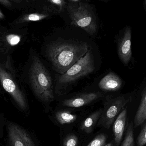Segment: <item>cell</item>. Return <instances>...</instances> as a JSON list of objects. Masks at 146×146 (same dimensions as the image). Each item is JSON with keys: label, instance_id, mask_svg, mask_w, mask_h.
<instances>
[{"label": "cell", "instance_id": "cell-6", "mask_svg": "<svg viewBox=\"0 0 146 146\" xmlns=\"http://www.w3.org/2000/svg\"><path fill=\"white\" fill-rule=\"evenodd\" d=\"M0 80L4 90L8 93L21 109L27 108L25 98L10 75L0 67Z\"/></svg>", "mask_w": 146, "mask_h": 146}, {"label": "cell", "instance_id": "cell-23", "mask_svg": "<svg viewBox=\"0 0 146 146\" xmlns=\"http://www.w3.org/2000/svg\"><path fill=\"white\" fill-rule=\"evenodd\" d=\"M4 17L3 14L2 13L1 11L0 10V19H3Z\"/></svg>", "mask_w": 146, "mask_h": 146}, {"label": "cell", "instance_id": "cell-18", "mask_svg": "<svg viewBox=\"0 0 146 146\" xmlns=\"http://www.w3.org/2000/svg\"><path fill=\"white\" fill-rule=\"evenodd\" d=\"M107 136L104 134H100L96 136L87 146H104L105 145Z\"/></svg>", "mask_w": 146, "mask_h": 146}, {"label": "cell", "instance_id": "cell-11", "mask_svg": "<svg viewBox=\"0 0 146 146\" xmlns=\"http://www.w3.org/2000/svg\"><path fill=\"white\" fill-rule=\"evenodd\" d=\"M98 85L101 90L105 91H117L121 87L122 81L118 75L110 72L101 79Z\"/></svg>", "mask_w": 146, "mask_h": 146}, {"label": "cell", "instance_id": "cell-2", "mask_svg": "<svg viewBox=\"0 0 146 146\" xmlns=\"http://www.w3.org/2000/svg\"><path fill=\"white\" fill-rule=\"evenodd\" d=\"M29 79L37 97L46 103L54 100V86L51 76L37 57H34L33 59L29 71Z\"/></svg>", "mask_w": 146, "mask_h": 146}, {"label": "cell", "instance_id": "cell-10", "mask_svg": "<svg viewBox=\"0 0 146 146\" xmlns=\"http://www.w3.org/2000/svg\"><path fill=\"white\" fill-rule=\"evenodd\" d=\"M127 119V108H125L117 116L113 123L114 142L116 146H119L121 142L126 128Z\"/></svg>", "mask_w": 146, "mask_h": 146}, {"label": "cell", "instance_id": "cell-20", "mask_svg": "<svg viewBox=\"0 0 146 146\" xmlns=\"http://www.w3.org/2000/svg\"><path fill=\"white\" fill-rule=\"evenodd\" d=\"M136 144L137 146H144L146 145V123L137 137Z\"/></svg>", "mask_w": 146, "mask_h": 146}, {"label": "cell", "instance_id": "cell-14", "mask_svg": "<svg viewBox=\"0 0 146 146\" xmlns=\"http://www.w3.org/2000/svg\"><path fill=\"white\" fill-rule=\"evenodd\" d=\"M67 2L64 0H50L46 1L43 9L54 15L64 11L67 8Z\"/></svg>", "mask_w": 146, "mask_h": 146}, {"label": "cell", "instance_id": "cell-16", "mask_svg": "<svg viewBox=\"0 0 146 146\" xmlns=\"http://www.w3.org/2000/svg\"><path fill=\"white\" fill-rule=\"evenodd\" d=\"M121 146H135L134 135V125L133 122L128 124L126 133Z\"/></svg>", "mask_w": 146, "mask_h": 146}, {"label": "cell", "instance_id": "cell-5", "mask_svg": "<svg viewBox=\"0 0 146 146\" xmlns=\"http://www.w3.org/2000/svg\"><path fill=\"white\" fill-rule=\"evenodd\" d=\"M130 93L108 95L106 97L104 108L97 125L109 129L117 116L132 101Z\"/></svg>", "mask_w": 146, "mask_h": 146}, {"label": "cell", "instance_id": "cell-9", "mask_svg": "<svg viewBox=\"0 0 146 146\" xmlns=\"http://www.w3.org/2000/svg\"><path fill=\"white\" fill-rule=\"evenodd\" d=\"M103 96L100 92L84 93L72 98L66 99L62 102V105L70 108H79L85 106L99 99Z\"/></svg>", "mask_w": 146, "mask_h": 146}, {"label": "cell", "instance_id": "cell-22", "mask_svg": "<svg viewBox=\"0 0 146 146\" xmlns=\"http://www.w3.org/2000/svg\"><path fill=\"white\" fill-rule=\"evenodd\" d=\"M114 146V143L112 142H110V143H108L107 145H105L104 146Z\"/></svg>", "mask_w": 146, "mask_h": 146}, {"label": "cell", "instance_id": "cell-21", "mask_svg": "<svg viewBox=\"0 0 146 146\" xmlns=\"http://www.w3.org/2000/svg\"><path fill=\"white\" fill-rule=\"evenodd\" d=\"M7 41L11 45H15L18 44L20 41V37L18 35L10 34L7 37Z\"/></svg>", "mask_w": 146, "mask_h": 146}, {"label": "cell", "instance_id": "cell-17", "mask_svg": "<svg viewBox=\"0 0 146 146\" xmlns=\"http://www.w3.org/2000/svg\"><path fill=\"white\" fill-rule=\"evenodd\" d=\"M53 15L50 12L44 10L42 13H34L28 15L25 18L26 21H39L49 18Z\"/></svg>", "mask_w": 146, "mask_h": 146}, {"label": "cell", "instance_id": "cell-19", "mask_svg": "<svg viewBox=\"0 0 146 146\" xmlns=\"http://www.w3.org/2000/svg\"><path fill=\"white\" fill-rule=\"evenodd\" d=\"M78 139L74 134L70 135L66 137L63 142V146H77Z\"/></svg>", "mask_w": 146, "mask_h": 146}, {"label": "cell", "instance_id": "cell-7", "mask_svg": "<svg viewBox=\"0 0 146 146\" xmlns=\"http://www.w3.org/2000/svg\"><path fill=\"white\" fill-rule=\"evenodd\" d=\"M8 135L12 146H35L26 131L16 124L12 123L9 124Z\"/></svg>", "mask_w": 146, "mask_h": 146}, {"label": "cell", "instance_id": "cell-24", "mask_svg": "<svg viewBox=\"0 0 146 146\" xmlns=\"http://www.w3.org/2000/svg\"><path fill=\"white\" fill-rule=\"evenodd\" d=\"M145 5L146 7V1H145Z\"/></svg>", "mask_w": 146, "mask_h": 146}, {"label": "cell", "instance_id": "cell-1", "mask_svg": "<svg viewBox=\"0 0 146 146\" xmlns=\"http://www.w3.org/2000/svg\"><path fill=\"white\" fill-rule=\"evenodd\" d=\"M89 49L86 42L68 40L51 43L46 52L55 70L62 75L83 57Z\"/></svg>", "mask_w": 146, "mask_h": 146}, {"label": "cell", "instance_id": "cell-15", "mask_svg": "<svg viewBox=\"0 0 146 146\" xmlns=\"http://www.w3.org/2000/svg\"><path fill=\"white\" fill-rule=\"evenodd\" d=\"M56 120L62 125L70 124L74 122L77 119V116L66 110L58 111L55 114Z\"/></svg>", "mask_w": 146, "mask_h": 146}, {"label": "cell", "instance_id": "cell-8", "mask_svg": "<svg viewBox=\"0 0 146 146\" xmlns=\"http://www.w3.org/2000/svg\"><path fill=\"white\" fill-rule=\"evenodd\" d=\"M132 33L130 26L127 27L118 44V56L124 64H127L132 57L131 51Z\"/></svg>", "mask_w": 146, "mask_h": 146}, {"label": "cell", "instance_id": "cell-3", "mask_svg": "<svg viewBox=\"0 0 146 146\" xmlns=\"http://www.w3.org/2000/svg\"><path fill=\"white\" fill-rule=\"evenodd\" d=\"M95 64L92 49L89 48L86 54L63 74L56 78V90L62 92L80 79L92 73Z\"/></svg>", "mask_w": 146, "mask_h": 146}, {"label": "cell", "instance_id": "cell-12", "mask_svg": "<svg viewBox=\"0 0 146 146\" xmlns=\"http://www.w3.org/2000/svg\"><path fill=\"white\" fill-rule=\"evenodd\" d=\"M103 109H100L88 116L82 123L81 129L86 133H92L95 125L98 124Z\"/></svg>", "mask_w": 146, "mask_h": 146}, {"label": "cell", "instance_id": "cell-4", "mask_svg": "<svg viewBox=\"0 0 146 146\" xmlns=\"http://www.w3.org/2000/svg\"><path fill=\"white\" fill-rule=\"evenodd\" d=\"M68 2L66 8L72 25L80 27L89 35L96 34V17L91 6L80 0H70Z\"/></svg>", "mask_w": 146, "mask_h": 146}, {"label": "cell", "instance_id": "cell-13", "mask_svg": "<svg viewBox=\"0 0 146 146\" xmlns=\"http://www.w3.org/2000/svg\"><path fill=\"white\" fill-rule=\"evenodd\" d=\"M146 120V90L141 97V100L135 116L133 125L134 127L141 126Z\"/></svg>", "mask_w": 146, "mask_h": 146}]
</instances>
